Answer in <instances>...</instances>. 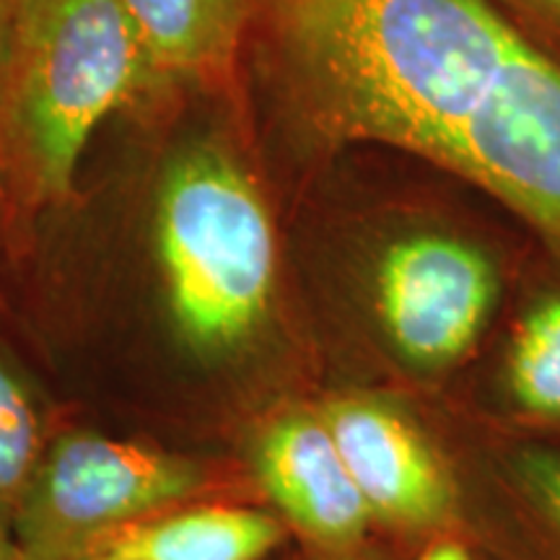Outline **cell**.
I'll use <instances>...</instances> for the list:
<instances>
[{"mask_svg": "<svg viewBox=\"0 0 560 560\" xmlns=\"http://www.w3.org/2000/svg\"><path fill=\"white\" fill-rule=\"evenodd\" d=\"M296 293L285 198L242 79L115 117L0 280L66 410L200 452L234 392L291 350Z\"/></svg>", "mask_w": 560, "mask_h": 560, "instance_id": "obj_1", "label": "cell"}, {"mask_svg": "<svg viewBox=\"0 0 560 560\" xmlns=\"http://www.w3.org/2000/svg\"><path fill=\"white\" fill-rule=\"evenodd\" d=\"M151 96L122 0H24L0 47V192L11 252L66 206L102 130Z\"/></svg>", "mask_w": 560, "mask_h": 560, "instance_id": "obj_4", "label": "cell"}, {"mask_svg": "<svg viewBox=\"0 0 560 560\" xmlns=\"http://www.w3.org/2000/svg\"><path fill=\"white\" fill-rule=\"evenodd\" d=\"M506 380L520 405L560 418V283L529 293L511 322Z\"/></svg>", "mask_w": 560, "mask_h": 560, "instance_id": "obj_11", "label": "cell"}, {"mask_svg": "<svg viewBox=\"0 0 560 560\" xmlns=\"http://www.w3.org/2000/svg\"><path fill=\"white\" fill-rule=\"evenodd\" d=\"M420 560H470L459 545H439V548H431Z\"/></svg>", "mask_w": 560, "mask_h": 560, "instance_id": "obj_16", "label": "cell"}, {"mask_svg": "<svg viewBox=\"0 0 560 560\" xmlns=\"http://www.w3.org/2000/svg\"><path fill=\"white\" fill-rule=\"evenodd\" d=\"M0 560H24L16 545H13L11 535H0Z\"/></svg>", "mask_w": 560, "mask_h": 560, "instance_id": "obj_17", "label": "cell"}, {"mask_svg": "<svg viewBox=\"0 0 560 560\" xmlns=\"http://www.w3.org/2000/svg\"><path fill=\"white\" fill-rule=\"evenodd\" d=\"M68 412L0 304V535H11L34 465Z\"/></svg>", "mask_w": 560, "mask_h": 560, "instance_id": "obj_10", "label": "cell"}, {"mask_svg": "<svg viewBox=\"0 0 560 560\" xmlns=\"http://www.w3.org/2000/svg\"><path fill=\"white\" fill-rule=\"evenodd\" d=\"M285 529L276 511L210 499L132 524L100 550L138 560H265L283 545Z\"/></svg>", "mask_w": 560, "mask_h": 560, "instance_id": "obj_9", "label": "cell"}, {"mask_svg": "<svg viewBox=\"0 0 560 560\" xmlns=\"http://www.w3.org/2000/svg\"><path fill=\"white\" fill-rule=\"evenodd\" d=\"M537 488H540L542 499L552 509V514L560 520V462H537L532 470Z\"/></svg>", "mask_w": 560, "mask_h": 560, "instance_id": "obj_13", "label": "cell"}, {"mask_svg": "<svg viewBox=\"0 0 560 560\" xmlns=\"http://www.w3.org/2000/svg\"><path fill=\"white\" fill-rule=\"evenodd\" d=\"M153 86H221L240 79L247 0H122Z\"/></svg>", "mask_w": 560, "mask_h": 560, "instance_id": "obj_8", "label": "cell"}, {"mask_svg": "<svg viewBox=\"0 0 560 560\" xmlns=\"http://www.w3.org/2000/svg\"><path fill=\"white\" fill-rule=\"evenodd\" d=\"M210 452L104 429L68 412L21 493L11 540L24 560H81L132 524L223 499Z\"/></svg>", "mask_w": 560, "mask_h": 560, "instance_id": "obj_5", "label": "cell"}, {"mask_svg": "<svg viewBox=\"0 0 560 560\" xmlns=\"http://www.w3.org/2000/svg\"><path fill=\"white\" fill-rule=\"evenodd\" d=\"M244 465L285 527L314 548L350 550L374 520L312 405L285 402L257 420L244 436Z\"/></svg>", "mask_w": 560, "mask_h": 560, "instance_id": "obj_6", "label": "cell"}, {"mask_svg": "<svg viewBox=\"0 0 560 560\" xmlns=\"http://www.w3.org/2000/svg\"><path fill=\"white\" fill-rule=\"evenodd\" d=\"M81 560H138V558L125 556V552H115V550H96Z\"/></svg>", "mask_w": 560, "mask_h": 560, "instance_id": "obj_18", "label": "cell"}, {"mask_svg": "<svg viewBox=\"0 0 560 560\" xmlns=\"http://www.w3.org/2000/svg\"><path fill=\"white\" fill-rule=\"evenodd\" d=\"M240 79L283 195L335 153L387 145L560 255V66L495 0H247Z\"/></svg>", "mask_w": 560, "mask_h": 560, "instance_id": "obj_2", "label": "cell"}, {"mask_svg": "<svg viewBox=\"0 0 560 560\" xmlns=\"http://www.w3.org/2000/svg\"><path fill=\"white\" fill-rule=\"evenodd\" d=\"M9 255H11V219H9V208H5L3 192H0V280H3L5 265H9Z\"/></svg>", "mask_w": 560, "mask_h": 560, "instance_id": "obj_14", "label": "cell"}, {"mask_svg": "<svg viewBox=\"0 0 560 560\" xmlns=\"http://www.w3.org/2000/svg\"><path fill=\"white\" fill-rule=\"evenodd\" d=\"M499 9L560 66V0H495Z\"/></svg>", "mask_w": 560, "mask_h": 560, "instance_id": "obj_12", "label": "cell"}, {"mask_svg": "<svg viewBox=\"0 0 560 560\" xmlns=\"http://www.w3.org/2000/svg\"><path fill=\"white\" fill-rule=\"evenodd\" d=\"M24 0H0V47H3L5 37H9L13 21H16Z\"/></svg>", "mask_w": 560, "mask_h": 560, "instance_id": "obj_15", "label": "cell"}, {"mask_svg": "<svg viewBox=\"0 0 560 560\" xmlns=\"http://www.w3.org/2000/svg\"><path fill=\"white\" fill-rule=\"evenodd\" d=\"M317 410L371 516L425 527L450 511V478L400 412L361 395L327 397Z\"/></svg>", "mask_w": 560, "mask_h": 560, "instance_id": "obj_7", "label": "cell"}, {"mask_svg": "<svg viewBox=\"0 0 560 560\" xmlns=\"http://www.w3.org/2000/svg\"><path fill=\"white\" fill-rule=\"evenodd\" d=\"M493 208L470 182L387 145L335 153L285 195L291 247L319 252L371 338L423 371L470 355L506 301V252L482 229Z\"/></svg>", "mask_w": 560, "mask_h": 560, "instance_id": "obj_3", "label": "cell"}]
</instances>
